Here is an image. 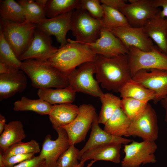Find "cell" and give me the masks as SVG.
<instances>
[{"label": "cell", "mask_w": 167, "mask_h": 167, "mask_svg": "<svg viewBox=\"0 0 167 167\" xmlns=\"http://www.w3.org/2000/svg\"><path fill=\"white\" fill-rule=\"evenodd\" d=\"M96 77L101 87L116 92L132 79L127 54L107 58L96 55Z\"/></svg>", "instance_id": "obj_1"}, {"label": "cell", "mask_w": 167, "mask_h": 167, "mask_svg": "<svg viewBox=\"0 0 167 167\" xmlns=\"http://www.w3.org/2000/svg\"><path fill=\"white\" fill-rule=\"evenodd\" d=\"M20 69L29 78L32 85L35 88H63L69 85L67 75L47 60H26L22 62Z\"/></svg>", "instance_id": "obj_2"}, {"label": "cell", "mask_w": 167, "mask_h": 167, "mask_svg": "<svg viewBox=\"0 0 167 167\" xmlns=\"http://www.w3.org/2000/svg\"><path fill=\"white\" fill-rule=\"evenodd\" d=\"M67 40V43L47 60L66 75L83 63L94 62L96 55L86 44L69 39Z\"/></svg>", "instance_id": "obj_3"}, {"label": "cell", "mask_w": 167, "mask_h": 167, "mask_svg": "<svg viewBox=\"0 0 167 167\" xmlns=\"http://www.w3.org/2000/svg\"><path fill=\"white\" fill-rule=\"evenodd\" d=\"M36 24L24 21L15 22L0 20V32L18 58L30 44Z\"/></svg>", "instance_id": "obj_4"}, {"label": "cell", "mask_w": 167, "mask_h": 167, "mask_svg": "<svg viewBox=\"0 0 167 167\" xmlns=\"http://www.w3.org/2000/svg\"><path fill=\"white\" fill-rule=\"evenodd\" d=\"M71 26L75 41L84 44L96 41L103 28L101 19L94 18L87 11L80 8L73 11Z\"/></svg>", "instance_id": "obj_5"}, {"label": "cell", "mask_w": 167, "mask_h": 167, "mask_svg": "<svg viewBox=\"0 0 167 167\" xmlns=\"http://www.w3.org/2000/svg\"><path fill=\"white\" fill-rule=\"evenodd\" d=\"M127 55L132 78L141 70H167V55L162 52L157 46L154 45L148 51L131 46L128 49Z\"/></svg>", "instance_id": "obj_6"}, {"label": "cell", "mask_w": 167, "mask_h": 167, "mask_svg": "<svg viewBox=\"0 0 167 167\" xmlns=\"http://www.w3.org/2000/svg\"><path fill=\"white\" fill-rule=\"evenodd\" d=\"M96 67L93 62L81 65L67 75L68 87L75 92H81L99 98L103 93L99 83L93 77Z\"/></svg>", "instance_id": "obj_7"}, {"label": "cell", "mask_w": 167, "mask_h": 167, "mask_svg": "<svg viewBox=\"0 0 167 167\" xmlns=\"http://www.w3.org/2000/svg\"><path fill=\"white\" fill-rule=\"evenodd\" d=\"M157 148L155 141L132 140L124 146L125 155L121 161L122 167H139L142 164L156 163L154 153Z\"/></svg>", "instance_id": "obj_8"}, {"label": "cell", "mask_w": 167, "mask_h": 167, "mask_svg": "<svg viewBox=\"0 0 167 167\" xmlns=\"http://www.w3.org/2000/svg\"><path fill=\"white\" fill-rule=\"evenodd\" d=\"M158 134L156 113L148 103L142 112L131 121L127 137L138 136L143 141H155L158 138Z\"/></svg>", "instance_id": "obj_9"}, {"label": "cell", "mask_w": 167, "mask_h": 167, "mask_svg": "<svg viewBox=\"0 0 167 167\" xmlns=\"http://www.w3.org/2000/svg\"><path fill=\"white\" fill-rule=\"evenodd\" d=\"M96 113L95 108L91 104H83L79 106V112L75 119L62 127L67 133L71 145L85 140Z\"/></svg>", "instance_id": "obj_10"}, {"label": "cell", "mask_w": 167, "mask_h": 167, "mask_svg": "<svg viewBox=\"0 0 167 167\" xmlns=\"http://www.w3.org/2000/svg\"><path fill=\"white\" fill-rule=\"evenodd\" d=\"M119 10L125 16L131 27H143L147 21L160 11L152 0H128Z\"/></svg>", "instance_id": "obj_11"}, {"label": "cell", "mask_w": 167, "mask_h": 167, "mask_svg": "<svg viewBox=\"0 0 167 167\" xmlns=\"http://www.w3.org/2000/svg\"><path fill=\"white\" fill-rule=\"evenodd\" d=\"M154 92L156 103L167 96V70L156 69L141 70L132 78Z\"/></svg>", "instance_id": "obj_12"}, {"label": "cell", "mask_w": 167, "mask_h": 167, "mask_svg": "<svg viewBox=\"0 0 167 167\" xmlns=\"http://www.w3.org/2000/svg\"><path fill=\"white\" fill-rule=\"evenodd\" d=\"M96 55L111 58L127 54L128 49L111 31L102 28L100 36L95 42L85 44Z\"/></svg>", "instance_id": "obj_13"}, {"label": "cell", "mask_w": 167, "mask_h": 167, "mask_svg": "<svg viewBox=\"0 0 167 167\" xmlns=\"http://www.w3.org/2000/svg\"><path fill=\"white\" fill-rule=\"evenodd\" d=\"M58 49L52 45L50 36L36 28L30 44L19 59L48 60Z\"/></svg>", "instance_id": "obj_14"}, {"label": "cell", "mask_w": 167, "mask_h": 167, "mask_svg": "<svg viewBox=\"0 0 167 167\" xmlns=\"http://www.w3.org/2000/svg\"><path fill=\"white\" fill-rule=\"evenodd\" d=\"M56 131V139L52 140L51 135H48L43 141L39 155L45 160L44 167H56L58 158L71 145L65 130L61 128Z\"/></svg>", "instance_id": "obj_15"}, {"label": "cell", "mask_w": 167, "mask_h": 167, "mask_svg": "<svg viewBox=\"0 0 167 167\" xmlns=\"http://www.w3.org/2000/svg\"><path fill=\"white\" fill-rule=\"evenodd\" d=\"M128 49L131 46L144 51L151 50L154 45L153 41L145 32L143 27H122L111 31Z\"/></svg>", "instance_id": "obj_16"}, {"label": "cell", "mask_w": 167, "mask_h": 167, "mask_svg": "<svg viewBox=\"0 0 167 167\" xmlns=\"http://www.w3.org/2000/svg\"><path fill=\"white\" fill-rule=\"evenodd\" d=\"M73 11L57 16L46 18L36 24V28L47 34L54 36L60 44V48L67 43L66 36L71 30Z\"/></svg>", "instance_id": "obj_17"}, {"label": "cell", "mask_w": 167, "mask_h": 167, "mask_svg": "<svg viewBox=\"0 0 167 167\" xmlns=\"http://www.w3.org/2000/svg\"><path fill=\"white\" fill-rule=\"evenodd\" d=\"M20 69H10L7 73L0 74V101L9 98L26 88L27 79Z\"/></svg>", "instance_id": "obj_18"}, {"label": "cell", "mask_w": 167, "mask_h": 167, "mask_svg": "<svg viewBox=\"0 0 167 167\" xmlns=\"http://www.w3.org/2000/svg\"><path fill=\"white\" fill-rule=\"evenodd\" d=\"M132 140L112 135L101 129L98 121V115L96 113L92 123V130L88 141L83 148L79 151V160L87 150L97 146L110 143H119L127 144Z\"/></svg>", "instance_id": "obj_19"}, {"label": "cell", "mask_w": 167, "mask_h": 167, "mask_svg": "<svg viewBox=\"0 0 167 167\" xmlns=\"http://www.w3.org/2000/svg\"><path fill=\"white\" fill-rule=\"evenodd\" d=\"M166 21V18L161 16L159 11L147 21L143 28L145 33L155 42L159 49L167 55Z\"/></svg>", "instance_id": "obj_20"}, {"label": "cell", "mask_w": 167, "mask_h": 167, "mask_svg": "<svg viewBox=\"0 0 167 167\" xmlns=\"http://www.w3.org/2000/svg\"><path fill=\"white\" fill-rule=\"evenodd\" d=\"M121 143H110L101 145L85 152L80 159V162L84 163L92 159L95 161L104 160L119 164L120 162Z\"/></svg>", "instance_id": "obj_21"}, {"label": "cell", "mask_w": 167, "mask_h": 167, "mask_svg": "<svg viewBox=\"0 0 167 167\" xmlns=\"http://www.w3.org/2000/svg\"><path fill=\"white\" fill-rule=\"evenodd\" d=\"M79 106L72 103L53 105L49 115L53 128L56 131L69 124L76 118Z\"/></svg>", "instance_id": "obj_22"}, {"label": "cell", "mask_w": 167, "mask_h": 167, "mask_svg": "<svg viewBox=\"0 0 167 167\" xmlns=\"http://www.w3.org/2000/svg\"><path fill=\"white\" fill-rule=\"evenodd\" d=\"M37 94L39 98L53 105L72 103L75 98L76 92L67 87L56 89L51 88L39 89Z\"/></svg>", "instance_id": "obj_23"}, {"label": "cell", "mask_w": 167, "mask_h": 167, "mask_svg": "<svg viewBox=\"0 0 167 167\" xmlns=\"http://www.w3.org/2000/svg\"><path fill=\"white\" fill-rule=\"evenodd\" d=\"M26 135L22 122L12 121L6 124L0 136V148L3 151L11 145L20 142Z\"/></svg>", "instance_id": "obj_24"}, {"label": "cell", "mask_w": 167, "mask_h": 167, "mask_svg": "<svg viewBox=\"0 0 167 167\" xmlns=\"http://www.w3.org/2000/svg\"><path fill=\"white\" fill-rule=\"evenodd\" d=\"M131 120L121 107L117 109L104 124V130L115 136L127 137L128 129Z\"/></svg>", "instance_id": "obj_25"}, {"label": "cell", "mask_w": 167, "mask_h": 167, "mask_svg": "<svg viewBox=\"0 0 167 167\" xmlns=\"http://www.w3.org/2000/svg\"><path fill=\"white\" fill-rule=\"evenodd\" d=\"M119 92L122 98H131L140 101H148L154 100L155 94L132 78L128 80L120 89Z\"/></svg>", "instance_id": "obj_26"}, {"label": "cell", "mask_w": 167, "mask_h": 167, "mask_svg": "<svg viewBox=\"0 0 167 167\" xmlns=\"http://www.w3.org/2000/svg\"><path fill=\"white\" fill-rule=\"evenodd\" d=\"M52 106L40 98L31 99L23 96L14 102L13 109L16 111H32L40 115H49Z\"/></svg>", "instance_id": "obj_27"}, {"label": "cell", "mask_w": 167, "mask_h": 167, "mask_svg": "<svg viewBox=\"0 0 167 167\" xmlns=\"http://www.w3.org/2000/svg\"><path fill=\"white\" fill-rule=\"evenodd\" d=\"M80 8V0H48L45 11L50 18Z\"/></svg>", "instance_id": "obj_28"}, {"label": "cell", "mask_w": 167, "mask_h": 167, "mask_svg": "<svg viewBox=\"0 0 167 167\" xmlns=\"http://www.w3.org/2000/svg\"><path fill=\"white\" fill-rule=\"evenodd\" d=\"M0 20L15 22L25 21L23 9L14 0H2L0 1Z\"/></svg>", "instance_id": "obj_29"}, {"label": "cell", "mask_w": 167, "mask_h": 167, "mask_svg": "<svg viewBox=\"0 0 167 167\" xmlns=\"http://www.w3.org/2000/svg\"><path fill=\"white\" fill-rule=\"evenodd\" d=\"M104 16L101 19L103 28L111 31L117 28L131 27L124 15L119 11L102 4Z\"/></svg>", "instance_id": "obj_30"}, {"label": "cell", "mask_w": 167, "mask_h": 167, "mask_svg": "<svg viewBox=\"0 0 167 167\" xmlns=\"http://www.w3.org/2000/svg\"><path fill=\"white\" fill-rule=\"evenodd\" d=\"M99 98L102 106L98 121L99 124L104 125L115 110L121 107V99L110 93H103Z\"/></svg>", "instance_id": "obj_31"}, {"label": "cell", "mask_w": 167, "mask_h": 167, "mask_svg": "<svg viewBox=\"0 0 167 167\" xmlns=\"http://www.w3.org/2000/svg\"><path fill=\"white\" fill-rule=\"evenodd\" d=\"M17 2L21 6L25 21L36 24L46 19L45 10L32 0H19Z\"/></svg>", "instance_id": "obj_32"}, {"label": "cell", "mask_w": 167, "mask_h": 167, "mask_svg": "<svg viewBox=\"0 0 167 167\" xmlns=\"http://www.w3.org/2000/svg\"><path fill=\"white\" fill-rule=\"evenodd\" d=\"M0 62L4 64L10 69H20L22 63L1 32Z\"/></svg>", "instance_id": "obj_33"}, {"label": "cell", "mask_w": 167, "mask_h": 167, "mask_svg": "<svg viewBox=\"0 0 167 167\" xmlns=\"http://www.w3.org/2000/svg\"><path fill=\"white\" fill-rule=\"evenodd\" d=\"M41 151L39 143L36 140L23 142L22 141L15 144L3 151V158L18 154H36Z\"/></svg>", "instance_id": "obj_34"}, {"label": "cell", "mask_w": 167, "mask_h": 167, "mask_svg": "<svg viewBox=\"0 0 167 167\" xmlns=\"http://www.w3.org/2000/svg\"><path fill=\"white\" fill-rule=\"evenodd\" d=\"M148 103V101L131 98H122L121 99V107L131 121L142 112Z\"/></svg>", "instance_id": "obj_35"}, {"label": "cell", "mask_w": 167, "mask_h": 167, "mask_svg": "<svg viewBox=\"0 0 167 167\" xmlns=\"http://www.w3.org/2000/svg\"><path fill=\"white\" fill-rule=\"evenodd\" d=\"M79 151L75 145H71L58 158L56 167H77L79 164L78 161Z\"/></svg>", "instance_id": "obj_36"}, {"label": "cell", "mask_w": 167, "mask_h": 167, "mask_svg": "<svg viewBox=\"0 0 167 167\" xmlns=\"http://www.w3.org/2000/svg\"><path fill=\"white\" fill-rule=\"evenodd\" d=\"M80 8L95 19H102L104 17V9L99 0H80Z\"/></svg>", "instance_id": "obj_37"}, {"label": "cell", "mask_w": 167, "mask_h": 167, "mask_svg": "<svg viewBox=\"0 0 167 167\" xmlns=\"http://www.w3.org/2000/svg\"><path fill=\"white\" fill-rule=\"evenodd\" d=\"M34 154H18L6 158H3V167H12L15 164L32 159L34 156Z\"/></svg>", "instance_id": "obj_38"}, {"label": "cell", "mask_w": 167, "mask_h": 167, "mask_svg": "<svg viewBox=\"0 0 167 167\" xmlns=\"http://www.w3.org/2000/svg\"><path fill=\"white\" fill-rule=\"evenodd\" d=\"M45 160L39 155L21 162L12 167H44Z\"/></svg>", "instance_id": "obj_39"}, {"label": "cell", "mask_w": 167, "mask_h": 167, "mask_svg": "<svg viewBox=\"0 0 167 167\" xmlns=\"http://www.w3.org/2000/svg\"><path fill=\"white\" fill-rule=\"evenodd\" d=\"M100 1L102 4L119 11L126 4L124 0H100Z\"/></svg>", "instance_id": "obj_40"}, {"label": "cell", "mask_w": 167, "mask_h": 167, "mask_svg": "<svg viewBox=\"0 0 167 167\" xmlns=\"http://www.w3.org/2000/svg\"><path fill=\"white\" fill-rule=\"evenodd\" d=\"M152 2L156 7H162V10L160 11L161 16L164 18H167V0H152Z\"/></svg>", "instance_id": "obj_41"}, {"label": "cell", "mask_w": 167, "mask_h": 167, "mask_svg": "<svg viewBox=\"0 0 167 167\" xmlns=\"http://www.w3.org/2000/svg\"><path fill=\"white\" fill-rule=\"evenodd\" d=\"M160 102L162 106L165 110V120L167 123L166 131L167 132V96L161 100Z\"/></svg>", "instance_id": "obj_42"}, {"label": "cell", "mask_w": 167, "mask_h": 167, "mask_svg": "<svg viewBox=\"0 0 167 167\" xmlns=\"http://www.w3.org/2000/svg\"><path fill=\"white\" fill-rule=\"evenodd\" d=\"M6 118L5 117L1 114H0V134L3 131L6 125Z\"/></svg>", "instance_id": "obj_43"}, {"label": "cell", "mask_w": 167, "mask_h": 167, "mask_svg": "<svg viewBox=\"0 0 167 167\" xmlns=\"http://www.w3.org/2000/svg\"><path fill=\"white\" fill-rule=\"evenodd\" d=\"M10 68L5 64L0 62V74L7 73L10 71Z\"/></svg>", "instance_id": "obj_44"}, {"label": "cell", "mask_w": 167, "mask_h": 167, "mask_svg": "<svg viewBox=\"0 0 167 167\" xmlns=\"http://www.w3.org/2000/svg\"><path fill=\"white\" fill-rule=\"evenodd\" d=\"M48 0H36V2L41 7L45 9Z\"/></svg>", "instance_id": "obj_45"}, {"label": "cell", "mask_w": 167, "mask_h": 167, "mask_svg": "<svg viewBox=\"0 0 167 167\" xmlns=\"http://www.w3.org/2000/svg\"><path fill=\"white\" fill-rule=\"evenodd\" d=\"M84 163L80 162L77 167H83L84 165Z\"/></svg>", "instance_id": "obj_46"}, {"label": "cell", "mask_w": 167, "mask_h": 167, "mask_svg": "<svg viewBox=\"0 0 167 167\" xmlns=\"http://www.w3.org/2000/svg\"><path fill=\"white\" fill-rule=\"evenodd\" d=\"M166 28H167V18H166Z\"/></svg>", "instance_id": "obj_47"}, {"label": "cell", "mask_w": 167, "mask_h": 167, "mask_svg": "<svg viewBox=\"0 0 167 167\" xmlns=\"http://www.w3.org/2000/svg\"></svg>", "instance_id": "obj_48"}]
</instances>
